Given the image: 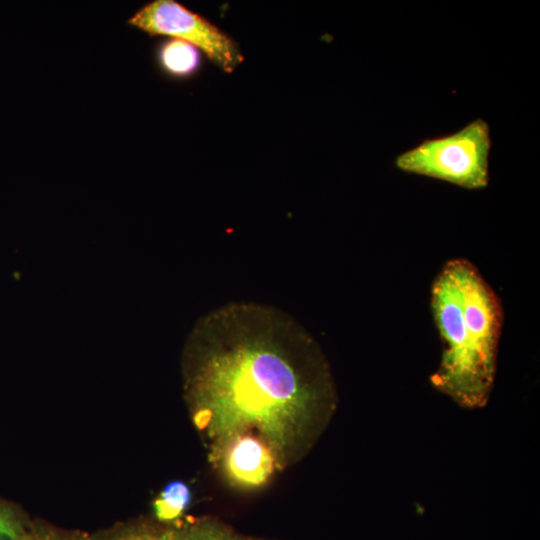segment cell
<instances>
[{
	"label": "cell",
	"mask_w": 540,
	"mask_h": 540,
	"mask_svg": "<svg viewBox=\"0 0 540 540\" xmlns=\"http://www.w3.org/2000/svg\"><path fill=\"white\" fill-rule=\"evenodd\" d=\"M186 398L209 451L249 434L283 469L313 446L334 413V380L318 343L290 314L232 302L193 326L184 350Z\"/></svg>",
	"instance_id": "1"
},
{
	"label": "cell",
	"mask_w": 540,
	"mask_h": 540,
	"mask_svg": "<svg viewBox=\"0 0 540 540\" xmlns=\"http://www.w3.org/2000/svg\"><path fill=\"white\" fill-rule=\"evenodd\" d=\"M431 307L443 342V353L432 385L460 406H485L489 397L477 381L470 353L456 261H448L433 282Z\"/></svg>",
	"instance_id": "2"
},
{
	"label": "cell",
	"mask_w": 540,
	"mask_h": 540,
	"mask_svg": "<svg viewBox=\"0 0 540 540\" xmlns=\"http://www.w3.org/2000/svg\"><path fill=\"white\" fill-rule=\"evenodd\" d=\"M491 148L490 126L476 118L454 133L422 140L397 155L394 166L405 173L480 190L489 185Z\"/></svg>",
	"instance_id": "3"
},
{
	"label": "cell",
	"mask_w": 540,
	"mask_h": 540,
	"mask_svg": "<svg viewBox=\"0 0 540 540\" xmlns=\"http://www.w3.org/2000/svg\"><path fill=\"white\" fill-rule=\"evenodd\" d=\"M462 307L475 375L490 396L493 386L502 310L497 295L468 260L455 259Z\"/></svg>",
	"instance_id": "4"
},
{
	"label": "cell",
	"mask_w": 540,
	"mask_h": 540,
	"mask_svg": "<svg viewBox=\"0 0 540 540\" xmlns=\"http://www.w3.org/2000/svg\"><path fill=\"white\" fill-rule=\"evenodd\" d=\"M128 23L152 36H170L199 48L225 72H232L243 61L231 38L174 0L152 1Z\"/></svg>",
	"instance_id": "5"
},
{
	"label": "cell",
	"mask_w": 540,
	"mask_h": 540,
	"mask_svg": "<svg viewBox=\"0 0 540 540\" xmlns=\"http://www.w3.org/2000/svg\"><path fill=\"white\" fill-rule=\"evenodd\" d=\"M209 458L231 485L242 489L261 487L278 470L269 446L249 434L226 440L209 451Z\"/></svg>",
	"instance_id": "6"
},
{
	"label": "cell",
	"mask_w": 540,
	"mask_h": 540,
	"mask_svg": "<svg viewBox=\"0 0 540 540\" xmlns=\"http://www.w3.org/2000/svg\"><path fill=\"white\" fill-rule=\"evenodd\" d=\"M159 56L163 67L175 75L191 73L197 67L199 59L196 47L179 39L165 43Z\"/></svg>",
	"instance_id": "7"
},
{
	"label": "cell",
	"mask_w": 540,
	"mask_h": 540,
	"mask_svg": "<svg viewBox=\"0 0 540 540\" xmlns=\"http://www.w3.org/2000/svg\"><path fill=\"white\" fill-rule=\"evenodd\" d=\"M190 500L188 487L182 482L168 484L154 503L156 517L161 521L178 519Z\"/></svg>",
	"instance_id": "8"
},
{
	"label": "cell",
	"mask_w": 540,
	"mask_h": 540,
	"mask_svg": "<svg viewBox=\"0 0 540 540\" xmlns=\"http://www.w3.org/2000/svg\"><path fill=\"white\" fill-rule=\"evenodd\" d=\"M184 540H264L239 535L214 520H201L180 531Z\"/></svg>",
	"instance_id": "9"
},
{
	"label": "cell",
	"mask_w": 540,
	"mask_h": 540,
	"mask_svg": "<svg viewBox=\"0 0 540 540\" xmlns=\"http://www.w3.org/2000/svg\"><path fill=\"white\" fill-rule=\"evenodd\" d=\"M24 531L14 515L0 506V540H15Z\"/></svg>",
	"instance_id": "10"
},
{
	"label": "cell",
	"mask_w": 540,
	"mask_h": 540,
	"mask_svg": "<svg viewBox=\"0 0 540 540\" xmlns=\"http://www.w3.org/2000/svg\"><path fill=\"white\" fill-rule=\"evenodd\" d=\"M116 540H184L180 531H146L131 534L125 537L118 538Z\"/></svg>",
	"instance_id": "11"
},
{
	"label": "cell",
	"mask_w": 540,
	"mask_h": 540,
	"mask_svg": "<svg viewBox=\"0 0 540 540\" xmlns=\"http://www.w3.org/2000/svg\"><path fill=\"white\" fill-rule=\"evenodd\" d=\"M15 540H66V539L61 538L60 536L52 532H48V531H34V532L24 531V533Z\"/></svg>",
	"instance_id": "12"
}]
</instances>
